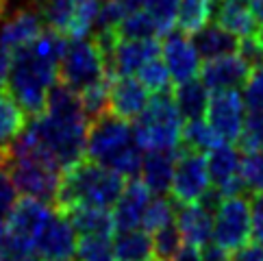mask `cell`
<instances>
[{
    "label": "cell",
    "instance_id": "obj_1",
    "mask_svg": "<svg viewBox=\"0 0 263 261\" xmlns=\"http://www.w3.org/2000/svg\"><path fill=\"white\" fill-rule=\"evenodd\" d=\"M68 44L70 37L46 26L31 44L13 52L7 91L24 109L26 118L33 120L46 111L48 91L59 81V61Z\"/></svg>",
    "mask_w": 263,
    "mask_h": 261
},
{
    "label": "cell",
    "instance_id": "obj_2",
    "mask_svg": "<svg viewBox=\"0 0 263 261\" xmlns=\"http://www.w3.org/2000/svg\"><path fill=\"white\" fill-rule=\"evenodd\" d=\"M144 148L139 146L133 122L107 111L89 122L85 159L116 170L124 179H139L144 163Z\"/></svg>",
    "mask_w": 263,
    "mask_h": 261
},
{
    "label": "cell",
    "instance_id": "obj_3",
    "mask_svg": "<svg viewBox=\"0 0 263 261\" xmlns=\"http://www.w3.org/2000/svg\"><path fill=\"white\" fill-rule=\"evenodd\" d=\"M128 179H124L116 170L100 165L91 159H83L77 165L63 170L61 188L54 200L59 211H68L77 204H89V207L114 209V204L124 192Z\"/></svg>",
    "mask_w": 263,
    "mask_h": 261
},
{
    "label": "cell",
    "instance_id": "obj_4",
    "mask_svg": "<svg viewBox=\"0 0 263 261\" xmlns=\"http://www.w3.org/2000/svg\"><path fill=\"white\" fill-rule=\"evenodd\" d=\"M26 130L63 170L85 159L89 133V118L85 114L59 116L44 111L31 120V124H26Z\"/></svg>",
    "mask_w": 263,
    "mask_h": 261
},
{
    "label": "cell",
    "instance_id": "obj_5",
    "mask_svg": "<svg viewBox=\"0 0 263 261\" xmlns=\"http://www.w3.org/2000/svg\"><path fill=\"white\" fill-rule=\"evenodd\" d=\"M185 120L174 105L172 89L150 96L148 107L137 120L133 130L144 151H178L183 142Z\"/></svg>",
    "mask_w": 263,
    "mask_h": 261
},
{
    "label": "cell",
    "instance_id": "obj_6",
    "mask_svg": "<svg viewBox=\"0 0 263 261\" xmlns=\"http://www.w3.org/2000/svg\"><path fill=\"white\" fill-rule=\"evenodd\" d=\"M111 77L107 54L93 35L70 40L59 61V81L74 91H85Z\"/></svg>",
    "mask_w": 263,
    "mask_h": 261
},
{
    "label": "cell",
    "instance_id": "obj_7",
    "mask_svg": "<svg viewBox=\"0 0 263 261\" xmlns=\"http://www.w3.org/2000/svg\"><path fill=\"white\" fill-rule=\"evenodd\" d=\"M252 239L250 198L243 194L224 196L213 213V241H218L231 253Z\"/></svg>",
    "mask_w": 263,
    "mask_h": 261
},
{
    "label": "cell",
    "instance_id": "obj_8",
    "mask_svg": "<svg viewBox=\"0 0 263 261\" xmlns=\"http://www.w3.org/2000/svg\"><path fill=\"white\" fill-rule=\"evenodd\" d=\"M246 116H248V105L243 100V94L239 89H229L211 94L204 120L209 122L220 142L237 144L243 133Z\"/></svg>",
    "mask_w": 263,
    "mask_h": 261
},
{
    "label": "cell",
    "instance_id": "obj_9",
    "mask_svg": "<svg viewBox=\"0 0 263 261\" xmlns=\"http://www.w3.org/2000/svg\"><path fill=\"white\" fill-rule=\"evenodd\" d=\"M211 190L209 179V167H206V155L187 151L181 146L176 159L174 181H172V198L178 204H190L200 202L202 196Z\"/></svg>",
    "mask_w": 263,
    "mask_h": 261
},
{
    "label": "cell",
    "instance_id": "obj_10",
    "mask_svg": "<svg viewBox=\"0 0 263 261\" xmlns=\"http://www.w3.org/2000/svg\"><path fill=\"white\" fill-rule=\"evenodd\" d=\"M206 167H209L211 188L218 190L222 196H235L246 192L241 179L243 151L237 144L220 142L215 148H211L206 153Z\"/></svg>",
    "mask_w": 263,
    "mask_h": 261
},
{
    "label": "cell",
    "instance_id": "obj_11",
    "mask_svg": "<svg viewBox=\"0 0 263 261\" xmlns=\"http://www.w3.org/2000/svg\"><path fill=\"white\" fill-rule=\"evenodd\" d=\"M161 59L165 61L174 83H183V81L200 77L202 59H200V54L192 42V35L183 33L181 29L163 35Z\"/></svg>",
    "mask_w": 263,
    "mask_h": 261
},
{
    "label": "cell",
    "instance_id": "obj_12",
    "mask_svg": "<svg viewBox=\"0 0 263 261\" xmlns=\"http://www.w3.org/2000/svg\"><path fill=\"white\" fill-rule=\"evenodd\" d=\"M155 57H161V42L157 37H150V40H120L118 37L114 48L107 54V63L111 77H137V72Z\"/></svg>",
    "mask_w": 263,
    "mask_h": 261
},
{
    "label": "cell",
    "instance_id": "obj_13",
    "mask_svg": "<svg viewBox=\"0 0 263 261\" xmlns=\"http://www.w3.org/2000/svg\"><path fill=\"white\" fill-rule=\"evenodd\" d=\"M79 244V233L74 231L72 222L63 211L54 209L52 218L48 220L35 239V248L40 259H74Z\"/></svg>",
    "mask_w": 263,
    "mask_h": 261
},
{
    "label": "cell",
    "instance_id": "obj_14",
    "mask_svg": "<svg viewBox=\"0 0 263 261\" xmlns=\"http://www.w3.org/2000/svg\"><path fill=\"white\" fill-rule=\"evenodd\" d=\"M252 68L248 61L239 57V52L227 54V57L209 59L200 68V81L209 91H229V89H243V85L250 79Z\"/></svg>",
    "mask_w": 263,
    "mask_h": 261
},
{
    "label": "cell",
    "instance_id": "obj_15",
    "mask_svg": "<svg viewBox=\"0 0 263 261\" xmlns=\"http://www.w3.org/2000/svg\"><path fill=\"white\" fill-rule=\"evenodd\" d=\"M150 91L137 77H111L109 111L114 116L133 122L144 114L150 102Z\"/></svg>",
    "mask_w": 263,
    "mask_h": 261
},
{
    "label": "cell",
    "instance_id": "obj_16",
    "mask_svg": "<svg viewBox=\"0 0 263 261\" xmlns=\"http://www.w3.org/2000/svg\"><path fill=\"white\" fill-rule=\"evenodd\" d=\"M54 204H48L44 200H37V198H29L24 196L15 202L13 211L9 213L7 218V231L11 235H17V237H24L35 244V239L40 237L42 229L48 225V220L52 218L54 213Z\"/></svg>",
    "mask_w": 263,
    "mask_h": 261
},
{
    "label": "cell",
    "instance_id": "obj_17",
    "mask_svg": "<svg viewBox=\"0 0 263 261\" xmlns=\"http://www.w3.org/2000/svg\"><path fill=\"white\" fill-rule=\"evenodd\" d=\"M46 29L42 13L37 11V7H22L13 11L11 15L0 17V46L7 50H20L22 46L31 44L37 35Z\"/></svg>",
    "mask_w": 263,
    "mask_h": 261
},
{
    "label": "cell",
    "instance_id": "obj_18",
    "mask_svg": "<svg viewBox=\"0 0 263 261\" xmlns=\"http://www.w3.org/2000/svg\"><path fill=\"white\" fill-rule=\"evenodd\" d=\"M150 200H153V194H150L146 185L139 179H130L122 196L118 198V202L114 204V209H111L116 231H128V229L142 227Z\"/></svg>",
    "mask_w": 263,
    "mask_h": 261
},
{
    "label": "cell",
    "instance_id": "obj_19",
    "mask_svg": "<svg viewBox=\"0 0 263 261\" xmlns=\"http://www.w3.org/2000/svg\"><path fill=\"white\" fill-rule=\"evenodd\" d=\"M178 153H181V148L178 151H146L144 153L139 181L146 185L153 196H167L172 192Z\"/></svg>",
    "mask_w": 263,
    "mask_h": 261
},
{
    "label": "cell",
    "instance_id": "obj_20",
    "mask_svg": "<svg viewBox=\"0 0 263 261\" xmlns=\"http://www.w3.org/2000/svg\"><path fill=\"white\" fill-rule=\"evenodd\" d=\"M176 227L181 229L185 244L202 246L213 239V211L206 209L202 202H176Z\"/></svg>",
    "mask_w": 263,
    "mask_h": 261
},
{
    "label": "cell",
    "instance_id": "obj_21",
    "mask_svg": "<svg viewBox=\"0 0 263 261\" xmlns=\"http://www.w3.org/2000/svg\"><path fill=\"white\" fill-rule=\"evenodd\" d=\"M172 98H174V105L185 122H194V120H202L206 116L211 91L200 81V77H196V79L183 81V83H174Z\"/></svg>",
    "mask_w": 263,
    "mask_h": 261
},
{
    "label": "cell",
    "instance_id": "obj_22",
    "mask_svg": "<svg viewBox=\"0 0 263 261\" xmlns=\"http://www.w3.org/2000/svg\"><path fill=\"white\" fill-rule=\"evenodd\" d=\"M192 42H194L202 61L235 54L239 48V37L233 35L231 31H227L218 22H209L206 26H202L200 31H196L192 35Z\"/></svg>",
    "mask_w": 263,
    "mask_h": 261
},
{
    "label": "cell",
    "instance_id": "obj_23",
    "mask_svg": "<svg viewBox=\"0 0 263 261\" xmlns=\"http://www.w3.org/2000/svg\"><path fill=\"white\" fill-rule=\"evenodd\" d=\"M63 213L72 222V227L79 233V237H83V235H114V231H116L111 209L77 204V207H72Z\"/></svg>",
    "mask_w": 263,
    "mask_h": 261
},
{
    "label": "cell",
    "instance_id": "obj_24",
    "mask_svg": "<svg viewBox=\"0 0 263 261\" xmlns=\"http://www.w3.org/2000/svg\"><path fill=\"white\" fill-rule=\"evenodd\" d=\"M114 253H116V261H150L155 257L153 233H148L142 227L116 231Z\"/></svg>",
    "mask_w": 263,
    "mask_h": 261
},
{
    "label": "cell",
    "instance_id": "obj_25",
    "mask_svg": "<svg viewBox=\"0 0 263 261\" xmlns=\"http://www.w3.org/2000/svg\"><path fill=\"white\" fill-rule=\"evenodd\" d=\"M213 20L220 26H224L227 31H231L233 35H237L239 40L257 35V31H259V20L246 5L227 3V0H222V3L218 0V3H215Z\"/></svg>",
    "mask_w": 263,
    "mask_h": 261
},
{
    "label": "cell",
    "instance_id": "obj_26",
    "mask_svg": "<svg viewBox=\"0 0 263 261\" xmlns=\"http://www.w3.org/2000/svg\"><path fill=\"white\" fill-rule=\"evenodd\" d=\"M26 128V114L9 91L0 89V148L9 151Z\"/></svg>",
    "mask_w": 263,
    "mask_h": 261
},
{
    "label": "cell",
    "instance_id": "obj_27",
    "mask_svg": "<svg viewBox=\"0 0 263 261\" xmlns=\"http://www.w3.org/2000/svg\"><path fill=\"white\" fill-rule=\"evenodd\" d=\"M218 0H181L176 15V26L187 35H194L209 24Z\"/></svg>",
    "mask_w": 263,
    "mask_h": 261
},
{
    "label": "cell",
    "instance_id": "obj_28",
    "mask_svg": "<svg viewBox=\"0 0 263 261\" xmlns=\"http://www.w3.org/2000/svg\"><path fill=\"white\" fill-rule=\"evenodd\" d=\"M220 144L218 135L213 133V128L209 126V122L202 118V120H194V122H185L183 126V142L181 146L187 148V151H196V153H202L206 155Z\"/></svg>",
    "mask_w": 263,
    "mask_h": 261
},
{
    "label": "cell",
    "instance_id": "obj_29",
    "mask_svg": "<svg viewBox=\"0 0 263 261\" xmlns=\"http://www.w3.org/2000/svg\"><path fill=\"white\" fill-rule=\"evenodd\" d=\"M116 35L120 40H150V37H159L157 24L150 17L148 11L139 9V11H130L124 20L116 26Z\"/></svg>",
    "mask_w": 263,
    "mask_h": 261
},
{
    "label": "cell",
    "instance_id": "obj_30",
    "mask_svg": "<svg viewBox=\"0 0 263 261\" xmlns=\"http://www.w3.org/2000/svg\"><path fill=\"white\" fill-rule=\"evenodd\" d=\"M74 261H116L111 235H83L79 237Z\"/></svg>",
    "mask_w": 263,
    "mask_h": 261
},
{
    "label": "cell",
    "instance_id": "obj_31",
    "mask_svg": "<svg viewBox=\"0 0 263 261\" xmlns=\"http://www.w3.org/2000/svg\"><path fill=\"white\" fill-rule=\"evenodd\" d=\"M172 222H176V200L167 198V196H153V200H150L146 209L142 229H146L148 233H155L172 225Z\"/></svg>",
    "mask_w": 263,
    "mask_h": 261
},
{
    "label": "cell",
    "instance_id": "obj_32",
    "mask_svg": "<svg viewBox=\"0 0 263 261\" xmlns=\"http://www.w3.org/2000/svg\"><path fill=\"white\" fill-rule=\"evenodd\" d=\"M137 79L148 87L150 94H159V91H170L174 87V81L170 77V70L161 57L150 59L142 70L137 72Z\"/></svg>",
    "mask_w": 263,
    "mask_h": 261
},
{
    "label": "cell",
    "instance_id": "obj_33",
    "mask_svg": "<svg viewBox=\"0 0 263 261\" xmlns=\"http://www.w3.org/2000/svg\"><path fill=\"white\" fill-rule=\"evenodd\" d=\"M183 244H185V239L181 235V229L176 227V222L153 233L155 257L161 259V261H172L178 255V250L183 248Z\"/></svg>",
    "mask_w": 263,
    "mask_h": 261
},
{
    "label": "cell",
    "instance_id": "obj_34",
    "mask_svg": "<svg viewBox=\"0 0 263 261\" xmlns=\"http://www.w3.org/2000/svg\"><path fill=\"white\" fill-rule=\"evenodd\" d=\"M178 5H181V0H146L144 11H148L150 17L155 20L159 35H165L174 29Z\"/></svg>",
    "mask_w": 263,
    "mask_h": 261
},
{
    "label": "cell",
    "instance_id": "obj_35",
    "mask_svg": "<svg viewBox=\"0 0 263 261\" xmlns=\"http://www.w3.org/2000/svg\"><path fill=\"white\" fill-rule=\"evenodd\" d=\"M109 85H111V77L98 83V85L81 91L83 109H85V116L89 118V122L100 116H105L109 111Z\"/></svg>",
    "mask_w": 263,
    "mask_h": 261
},
{
    "label": "cell",
    "instance_id": "obj_36",
    "mask_svg": "<svg viewBox=\"0 0 263 261\" xmlns=\"http://www.w3.org/2000/svg\"><path fill=\"white\" fill-rule=\"evenodd\" d=\"M241 179L248 194H263V148L243 153Z\"/></svg>",
    "mask_w": 263,
    "mask_h": 261
},
{
    "label": "cell",
    "instance_id": "obj_37",
    "mask_svg": "<svg viewBox=\"0 0 263 261\" xmlns=\"http://www.w3.org/2000/svg\"><path fill=\"white\" fill-rule=\"evenodd\" d=\"M237 146L241 148L243 153L263 148V107L248 109L246 124H243V133L239 137Z\"/></svg>",
    "mask_w": 263,
    "mask_h": 261
},
{
    "label": "cell",
    "instance_id": "obj_38",
    "mask_svg": "<svg viewBox=\"0 0 263 261\" xmlns=\"http://www.w3.org/2000/svg\"><path fill=\"white\" fill-rule=\"evenodd\" d=\"M17 188L9 174L7 165H0V222H5L9 218V213L13 211L17 202Z\"/></svg>",
    "mask_w": 263,
    "mask_h": 261
},
{
    "label": "cell",
    "instance_id": "obj_39",
    "mask_svg": "<svg viewBox=\"0 0 263 261\" xmlns=\"http://www.w3.org/2000/svg\"><path fill=\"white\" fill-rule=\"evenodd\" d=\"M241 94H243V100H246L248 109L263 107V63L257 65V68H252L250 79L246 85H243Z\"/></svg>",
    "mask_w": 263,
    "mask_h": 261
},
{
    "label": "cell",
    "instance_id": "obj_40",
    "mask_svg": "<svg viewBox=\"0 0 263 261\" xmlns=\"http://www.w3.org/2000/svg\"><path fill=\"white\" fill-rule=\"evenodd\" d=\"M239 57L243 61H248L250 68H257V65L263 63V44L259 42L257 35H250V37H243L239 40Z\"/></svg>",
    "mask_w": 263,
    "mask_h": 261
},
{
    "label": "cell",
    "instance_id": "obj_41",
    "mask_svg": "<svg viewBox=\"0 0 263 261\" xmlns=\"http://www.w3.org/2000/svg\"><path fill=\"white\" fill-rule=\"evenodd\" d=\"M250 216H252V241L263 244V194H252Z\"/></svg>",
    "mask_w": 263,
    "mask_h": 261
},
{
    "label": "cell",
    "instance_id": "obj_42",
    "mask_svg": "<svg viewBox=\"0 0 263 261\" xmlns=\"http://www.w3.org/2000/svg\"><path fill=\"white\" fill-rule=\"evenodd\" d=\"M231 261H263V244L248 241L231 255Z\"/></svg>",
    "mask_w": 263,
    "mask_h": 261
},
{
    "label": "cell",
    "instance_id": "obj_43",
    "mask_svg": "<svg viewBox=\"0 0 263 261\" xmlns=\"http://www.w3.org/2000/svg\"><path fill=\"white\" fill-rule=\"evenodd\" d=\"M200 255L202 261H231V250H227L224 246H220L218 241H206V244L200 246Z\"/></svg>",
    "mask_w": 263,
    "mask_h": 261
},
{
    "label": "cell",
    "instance_id": "obj_44",
    "mask_svg": "<svg viewBox=\"0 0 263 261\" xmlns=\"http://www.w3.org/2000/svg\"><path fill=\"white\" fill-rule=\"evenodd\" d=\"M11 59H13V52L0 46V89H5L7 81H9V70H11Z\"/></svg>",
    "mask_w": 263,
    "mask_h": 261
},
{
    "label": "cell",
    "instance_id": "obj_45",
    "mask_svg": "<svg viewBox=\"0 0 263 261\" xmlns=\"http://www.w3.org/2000/svg\"><path fill=\"white\" fill-rule=\"evenodd\" d=\"M172 261H202L200 246H194V244H183V248L178 250V255H176Z\"/></svg>",
    "mask_w": 263,
    "mask_h": 261
},
{
    "label": "cell",
    "instance_id": "obj_46",
    "mask_svg": "<svg viewBox=\"0 0 263 261\" xmlns=\"http://www.w3.org/2000/svg\"><path fill=\"white\" fill-rule=\"evenodd\" d=\"M252 13H255V17L259 22H263V0H252Z\"/></svg>",
    "mask_w": 263,
    "mask_h": 261
},
{
    "label": "cell",
    "instance_id": "obj_47",
    "mask_svg": "<svg viewBox=\"0 0 263 261\" xmlns=\"http://www.w3.org/2000/svg\"><path fill=\"white\" fill-rule=\"evenodd\" d=\"M5 241H7V225H5V222H0V257H3Z\"/></svg>",
    "mask_w": 263,
    "mask_h": 261
},
{
    "label": "cell",
    "instance_id": "obj_48",
    "mask_svg": "<svg viewBox=\"0 0 263 261\" xmlns=\"http://www.w3.org/2000/svg\"><path fill=\"white\" fill-rule=\"evenodd\" d=\"M7 5H9V0H0V17L7 13Z\"/></svg>",
    "mask_w": 263,
    "mask_h": 261
},
{
    "label": "cell",
    "instance_id": "obj_49",
    "mask_svg": "<svg viewBox=\"0 0 263 261\" xmlns=\"http://www.w3.org/2000/svg\"><path fill=\"white\" fill-rule=\"evenodd\" d=\"M227 3H237V5H248L252 0H227Z\"/></svg>",
    "mask_w": 263,
    "mask_h": 261
},
{
    "label": "cell",
    "instance_id": "obj_50",
    "mask_svg": "<svg viewBox=\"0 0 263 261\" xmlns=\"http://www.w3.org/2000/svg\"><path fill=\"white\" fill-rule=\"evenodd\" d=\"M257 37H259V42H261V44H263V26H261V29H259V31H257Z\"/></svg>",
    "mask_w": 263,
    "mask_h": 261
},
{
    "label": "cell",
    "instance_id": "obj_51",
    "mask_svg": "<svg viewBox=\"0 0 263 261\" xmlns=\"http://www.w3.org/2000/svg\"><path fill=\"white\" fill-rule=\"evenodd\" d=\"M40 261H70V259H40Z\"/></svg>",
    "mask_w": 263,
    "mask_h": 261
},
{
    "label": "cell",
    "instance_id": "obj_52",
    "mask_svg": "<svg viewBox=\"0 0 263 261\" xmlns=\"http://www.w3.org/2000/svg\"><path fill=\"white\" fill-rule=\"evenodd\" d=\"M150 261H161V259H157V257H153V259H150Z\"/></svg>",
    "mask_w": 263,
    "mask_h": 261
},
{
    "label": "cell",
    "instance_id": "obj_53",
    "mask_svg": "<svg viewBox=\"0 0 263 261\" xmlns=\"http://www.w3.org/2000/svg\"><path fill=\"white\" fill-rule=\"evenodd\" d=\"M0 261H3V259H0Z\"/></svg>",
    "mask_w": 263,
    "mask_h": 261
}]
</instances>
